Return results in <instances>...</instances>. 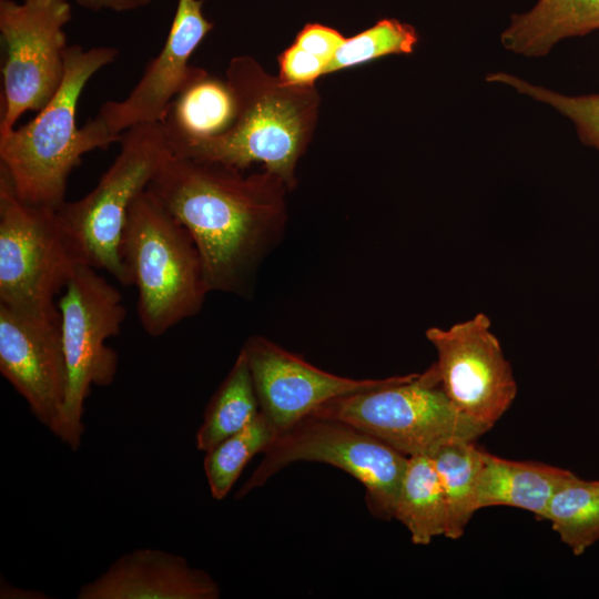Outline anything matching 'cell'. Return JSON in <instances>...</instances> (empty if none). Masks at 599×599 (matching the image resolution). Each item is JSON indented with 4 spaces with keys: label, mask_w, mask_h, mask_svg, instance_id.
Returning <instances> with one entry per match:
<instances>
[{
    "label": "cell",
    "mask_w": 599,
    "mask_h": 599,
    "mask_svg": "<svg viewBox=\"0 0 599 599\" xmlns=\"http://www.w3.org/2000/svg\"><path fill=\"white\" fill-rule=\"evenodd\" d=\"M225 73L236 101L232 126L221 135L175 145L171 152L238 170L262 162L293 190L296 164L317 124L319 95L315 84L285 83L248 55L231 59Z\"/></svg>",
    "instance_id": "cell-2"
},
{
    "label": "cell",
    "mask_w": 599,
    "mask_h": 599,
    "mask_svg": "<svg viewBox=\"0 0 599 599\" xmlns=\"http://www.w3.org/2000/svg\"><path fill=\"white\" fill-rule=\"evenodd\" d=\"M118 54L114 47L69 45L64 78L54 97L30 122L0 136V169L22 202L58 209L82 156L114 143L91 119L79 128L77 108L88 81Z\"/></svg>",
    "instance_id": "cell-3"
},
{
    "label": "cell",
    "mask_w": 599,
    "mask_h": 599,
    "mask_svg": "<svg viewBox=\"0 0 599 599\" xmlns=\"http://www.w3.org/2000/svg\"><path fill=\"white\" fill-rule=\"evenodd\" d=\"M0 598L1 599H47L49 598V596L39 590L14 587L10 585L6 579L1 578Z\"/></svg>",
    "instance_id": "cell-29"
},
{
    "label": "cell",
    "mask_w": 599,
    "mask_h": 599,
    "mask_svg": "<svg viewBox=\"0 0 599 599\" xmlns=\"http://www.w3.org/2000/svg\"><path fill=\"white\" fill-rule=\"evenodd\" d=\"M68 0H0L2 73L0 136L27 111H40L59 90L65 72Z\"/></svg>",
    "instance_id": "cell-10"
},
{
    "label": "cell",
    "mask_w": 599,
    "mask_h": 599,
    "mask_svg": "<svg viewBox=\"0 0 599 599\" xmlns=\"http://www.w3.org/2000/svg\"><path fill=\"white\" fill-rule=\"evenodd\" d=\"M148 189L190 232L210 292L246 295L284 231L286 183L265 169L243 175L220 162L171 152Z\"/></svg>",
    "instance_id": "cell-1"
},
{
    "label": "cell",
    "mask_w": 599,
    "mask_h": 599,
    "mask_svg": "<svg viewBox=\"0 0 599 599\" xmlns=\"http://www.w3.org/2000/svg\"><path fill=\"white\" fill-rule=\"evenodd\" d=\"M120 151L98 184L80 200L64 201L58 219L78 264L104 270L126 286L120 243L129 209L171 153L162 123L123 132Z\"/></svg>",
    "instance_id": "cell-6"
},
{
    "label": "cell",
    "mask_w": 599,
    "mask_h": 599,
    "mask_svg": "<svg viewBox=\"0 0 599 599\" xmlns=\"http://www.w3.org/2000/svg\"><path fill=\"white\" fill-rule=\"evenodd\" d=\"M217 582L180 555L138 548L80 587L78 599H217Z\"/></svg>",
    "instance_id": "cell-15"
},
{
    "label": "cell",
    "mask_w": 599,
    "mask_h": 599,
    "mask_svg": "<svg viewBox=\"0 0 599 599\" xmlns=\"http://www.w3.org/2000/svg\"><path fill=\"white\" fill-rule=\"evenodd\" d=\"M241 351L260 410L277 435L327 400L379 387L388 379H354L325 372L263 336H251Z\"/></svg>",
    "instance_id": "cell-14"
},
{
    "label": "cell",
    "mask_w": 599,
    "mask_h": 599,
    "mask_svg": "<svg viewBox=\"0 0 599 599\" xmlns=\"http://www.w3.org/2000/svg\"><path fill=\"white\" fill-rule=\"evenodd\" d=\"M120 256L126 286L138 290L136 313L149 336L160 337L201 311L210 290L199 250L149 189L129 209Z\"/></svg>",
    "instance_id": "cell-4"
},
{
    "label": "cell",
    "mask_w": 599,
    "mask_h": 599,
    "mask_svg": "<svg viewBox=\"0 0 599 599\" xmlns=\"http://www.w3.org/2000/svg\"><path fill=\"white\" fill-rule=\"evenodd\" d=\"M597 29L599 0H539L530 11L511 17L501 42L516 53L540 57L564 38Z\"/></svg>",
    "instance_id": "cell-17"
},
{
    "label": "cell",
    "mask_w": 599,
    "mask_h": 599,
    "mask_svg": "<svg viewBox=\"0 0 599 599\" xmlns=\"http://www.w3.org/2000/svg\"><path fill=\"white\" fill-rule=\"evenodd\" d=\"M278 78L288 84L313 85L321 75H325L327 63L292 44L280 57Z\"/></svg>",
    "instance_id": "cell-26"
},
{
    "label": "cell",
    "mask_w": 599,
    "mask_h": 599,
    "mask_svg": "<svg viewBox=\"0 0 599 599\" xmlns=\"http://www.w3.org/2000/svg\"><path fill=\"white\" fill-rule=\"evenodd\" d=\"M57 209L22 202L0 169V304L54 315L75 266Z\"/></svg>",
    "instance_id": "cell-9"
},
{
    "label": "cell",
    "mask_w": 599,
    "mask_h": 599,
    "mask_svg": "<svg viewBox=\"0 0 599 599\" xmlns=\"http://www.w3.org/2000/svg\"><path fill=\"white\" fill-rule=\"evenodd\" d=\"M202 7L203 0H177L165 42L136 85L125 99L103 103L92 119L115 142L132 126L162 123L177 94L207 72L189 63L213 28L203 16Z\"/></svg>",
    "instance_id": "cell-13"
},
{
    "label": "cell",
    "mask_w": 599,
    "mask_h": 599,
    "mask_svg": "<svg viewBox=\"0 0 599 599\" xmlns=\"http://www.w3.org/2000/svg\"><path fill=\"white\" fill-rule=\"evenodd\" d=\"M0 373L58 437L68 385L60 312L33 315L0 304Z\"/></svg>",
    "instance_id": "cell-12"
},
{
    "label": "cell",
    "mask_w": 599,
    "mask_h": 599,
    "mask_svg": "<svg viewBox=\"0 0 599 599\" xmlns=\"http://www.w3.org/2000/svg\"><path fill=\"white\" fill-rule=\"evenodd\" d=\"M260 413V404L247 359L241 351L226 377L209 400L195 440L209 451L243 429Z\"/></svg>",
    "instance_id": "cell-21"
},
{
    "label": "cell",
    "mask_w": 599,
    "mask_h": 599,
    "mask_svg": "<svg viewBox=\"0 0 599 599\" xmlns=\"http://www.w3.org/2000/svg\"><path fill=\"white\" fill-rule=\"evenodd\" d=\"M487 80L508 84L520 93L554 106L576 124L585 143L599 150V94L567 97L501 72L489 74Z\"/></svg>",
    "instance_id": "cell-25"
},
{
    "label": "cell",
    "mask_w": 599,
    "mask_h": 599,
    "mask_svg": "<svg viewBox=\"0 0 599 599\" xmlns=\"http://www.w3.org/2000/svg\"><path fill=\"white\" fill-rule=\"evenodd\" d=\"M236 494L245 497L284 467L297 461L324 463L346 471L365 488L373 516L394 518L408 457L348 423L316 416L300 419L278 434Z\"/></svg>",
    "instance_id": "cell-7"
},
{
    "label": "cell",
    "mask_w": 599,
    "mask_h": 599,
    "mask_svg": "<svg viewBox=\"0 0 599 599\" xmlns=\"http://www.w3.org/2000/svg\"><path fill=\"white\" fill-rule=\"evenodd\" d=\"M344 40L345 38L337 30L311 23L297 33L294 44L322 59L328 65Z\"/></svg>",
    "instance_id": "cell-27"
},
{
    "label": "cell",
    "mask_w": 599,
    "mask_h": 599,
    "mask_svg": "<svg viewBox=\"0 0 599 599\" xmlns=\"http://www.w3.org/2000/svg\"><path fill=\"white\" fill-rule=\"evenodd\" d=\"M79 7L98 12L111 10L115 12L133 11L146 7L152 0H72Z\"/></svg>",
    "instance_id": "cell-28"
},
{
    "label": "cell",
    "mask_w": 599,
    "mask_h": 599,
    "mask_svg": "<svg viewBox=\"0 0 599 599\" xmlns=\"http://www.w3.org/2000/svg\"><path fill=\"white\" fill-rule=\"evenodd\" d=\"M277 432L260 413L243 429L205 453L204 473L211 496L222 500L232 489L243 468L275 439Z\"/></svg>",
    "instance_id": "cell-23"
},
{
    "label": "cell",
    "mask_w": 599,
    "mask_h": 599,
    "mask_svg": "<svg viewBox=\"0 0 599 599\" xmlns=\"http://www.w3.org/2000/svg\"><path fill=\"white\" fill-rule=\"evenodd\" d=\"M439 476L446 502L445 537L458 539L473 515L485 451L473 440H451L430 455Z\"/></svg>",
    "instance_id": "cell-20"
},
{
    "label": "cell",
    "mask_w": 599,
    "mask_h": 599,
    "mask_svg": "<svg viewBox=\"0 0 599 599\" xmlns=\"http://www.w3.org/2000/svg\"><path fill=\"white\" fill-rule=\"evenodd\" d=\"M573 476L567 469L509 460L485 451L477 486V509L509 506L545 519L554 494Z\"/></svg>",
    "instance_id": "cell-16"
},
{
    "label": "cell",
    "mask_w": 599,
    "mask_h": 599,
    "mask_svg": "<svg viewBox=\"0 0 599 599\" xmlns=\"http://www.w3.org/2000/svg\"><path fill=\"white\" fill-rule=\"evenodd\" d=\"M418 41L416 30L395 19H384L372 28L345 38L329 61L325 74L356 67L393 53H410Z\"/></svg>",
    "instance_id": "cell-24"
},
{
    "label": "cell",
    "mask_w": 599,
    "mask_h": 599,
    "mask_svg": "<svg viewBox=\"0 0 599 599\" xmlns=\"http://www.w3.org/2000/svg\"><path fill=\"white\" fill-rule=\"evenodd\" d=\"M545 519L575 555L583 554L599 540V480L571 477L554 494Z\"/></svg>",
    "instance_id": "cell-22"
},
{
    "label": "cell",
    "mask_w": 599,
    "mask_h": 599,
    "mask_svg": "<svg viewBox=\"0 0 599 599\" xmlns=\"http://www.w3.org/2000/svg\"><path fill=\"white\" fill-rule=\"evenodd\" d=\"M312 414L348 423L407 457L430 455L451 440H475L490 429L455 407L435 363L423 373L329 399Z\"/></svg>",
    "instance_id": "cell-5"
},
{
    "label": "cell",
    "mask_w": 599,
    "mask_h": 599,
    "mask_svg": "<svg viewBox=\"0 0 599 599\" xmlns=\"http://www.w3.org/2000/svg\"><path fill=\"white\" fill-rule=\"evenodd\" d=\"M236 115V101L229 83L206 72L172 101L162 125L170 149L226 132Z\"/></svg>",
    "instance_id": "cell-18"
},
{
    "label": "cell",
    "mask_w": 599,
    "mask_h": 599,
    "mask_svg": "<svg viewBox=\"0 0 599 599\" xmlns=\"http://www.w3.org/2000/svg\"><path fill=\"white\" fill-rule=\"evenodd\" d=\"M394 518L407 528L415 545H428L445 535L446 502L429 455L408 457Z\"/></svg>",
    "instance_id": "cell-19"
},
{
    "label": "cell",
    "mask_w": 599,
    "mask_h": 599,
    "mask_svg": "<svg viewBox=\"0 0 599 599\" xmlns=\"http://www.w3.org/2000/svg\"><path fill=\"white\" fill-rule=\"evenodd\" d=\"M58 307L68 385L58 438L71 450L81 446L84 406L92 386H109L118 370V353L106 341L120 334L126 316L120 291L97 270L78 264Z\"/></svg>",
    "instance_id": "cell-8"
},
{
    "label": "cell",
    "mask_w": 599,
    "mask_h": 599,
    "mask_svg": "<svg viewBox=\"0 0 599 599\" xmlns=\"http://www.w3.org/2000/svg\"><path fill=\"white\" fill-rule=\"evenodd\" d=\"M437 353L441 386L465 416L491 428L508 410L517 384L491 322L484 313L448 328L426 331Z\"/></svg>",
    "instance_id": "cell-11"
}]
</instances>
